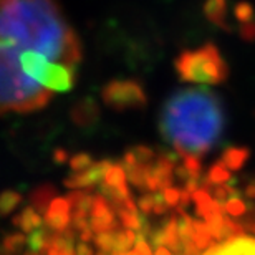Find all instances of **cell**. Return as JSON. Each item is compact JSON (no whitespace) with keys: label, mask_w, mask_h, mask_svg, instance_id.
Returning <instances> with one entry per match:
<instances>
[{"label":"cell","mask_w":255,"mask_h":255,"mask_svg":"<svg viewBox=\"0 0 255 255\" xmlns=\"http://www.w3.org/2000/svg\"><path fill=\"white\" fill-rule=\"evenodd\" d=\"M0 40L73 68L83 58L58 0H0Z\"/></svg>","instance_id":"1"},{"label":"cell","mask_w":255,"mask_h":255,"mask_svg":"<svg viewBox=\"0 0 255 255\" xmlns=\"http://www.w3.org/2000/svg\"><path fill=\"white\" fill-rule=\"evenodd\" d=\"M226 125L224 106L211 90L191 86L172 93L162 106L159 131L172 147L187 156L211 151Z\"/></svg>","instance_id":"2"},{"label":"cell","mask_w":255,"mask_h":255,"mask_svg":"<svg viewBox=\"0 0 255 255\" xmlns=\"http://www.w3.org/2000/svg\"><path fill=\"white\" fill-rule=\"evenodd\" d=\"M22 48L0 40V115L33 113L45 108L53 91L45 88L22 70Z\"/></svg>","instance_id":"3"},{"label":"cell","mask_w":255,"mask_h":255,"mask_svg":"<svg viewBox=\"0 0 255 255\" xmlns=\"http://www.w3.org/2000/svg\"><path fill=\"white\" fill-rule=\"evenodd\" d=\"M20 65L30 78L52 91H70L75 85L73 66L52 62L33 50L20 55Z\"/></svg>","instance_id":"4"},{"label":"cell","mask_w":255,"mask_h":255,"mask_svg":"<svg viewBox=\"0 0 255 255\" xmlns=\"http://www.w3.org/2000/svg\"><path fill=\"white\" fill-rule=\"evenodd\" d=\"M181 78L194 83H212L222 75V63L212 48L182 53L176 62Z\"/></svg>","instance_id":"5"},{"label":"cell","mask_w":255,"mask_h":255,"mask_svg":"<svg viewBox=\"0 0 255 255\" xmlns=\"http://www.w3.org/2000/svg\"><path fill=\"white\" fill-rule=\"evenodd\" d=\"M103 103L113 111L123 113L128 110L141 108L146 103V95L134 80H111L101 90Z\"/></svg>","instance_id":"6"},{"label":"cell","mask_w":255,"mask_h":255,"mask_svg":"<svg viewBox=\"0 0 255 255\" xmlns=\"http://www.w3.org/2000/svg\"><path fill=\"white\" fill-rule=\"evenodd\" d=\"M116 219H118V216H116L108 199L103 194H95L93 206H91L90 211V226L93 229V232L100 234L106 231H116L118 229Z\"/></svg>","instance_id":"7"},{"label":"cell","mask_w":255,"mask_h":255,"mask_svg":"<svg viewBox=\"0 0 255 255\" xmlns=\"http://www.w3.org/2000/svg\"><path fill=\"white\" fill-rule=\"evenodd\" d=\"M111 164H113V162L108 161V159L95 161L93 164L88 167V169L70 174L63 181V184L68 187L70 191H73V189H88V187L100 184V182L103 181L106 171L110 169Z\"/></svg>","instance_id":"8"},{"label":"cell","mask_w":255,"mask_h":255,"mask_svg":"<svg viewBox=\"0 0 255 255\" xmlns=\"http://www.w3.org/2000/svg\"><path fill=\"white\" fill-rule=\"evenodd\" d=\"M43 222L50 232L62 234L71 226V206L66 197L57 196L50 202L47 212L43 214Z\"/></svg>","instance_id":"9"},{"label":"cell","mask_w":255,"mask_h":255,"mask_svg":"<svg viewBox=\"0 0 255 255\" xmlns=\"http://www.w3.org/2000/svg\"><path fill=\"white\" fill-rule=\"evenodd\" d=\"M100 115V106L93 98H81L70 110V118L73 121V125L83 128V129L93 128L98 123Z\"/></svg>","instance_id":"10"},{"label":"cell","mask_w":255,"mask_h":255,"mask_svg":"<svg viewBox=\"0 0 255 255\" xmlns=\"http://www.w3.org/2000/svg\"><path fill=\"white\" fill-rule=\"evenodd\" d=\"M12 224L17 229H20L23 234H30L37 229L43 227V216L40 212H37L32 206H27L22 209L18 214H15L12 217Z\"/></svg>","instance_id":"11"},{"label":"cell","mask_w":255,"mask_h":255,"mask_svg":"<svg viewBox=\"0 0 255 255\" xmlns=\"http://www.w3.org/2000/svg\"><path fill=\"white\" fill-rule=\"evenodd\" d=\"M57 196H58L57 187L52 184H42L32 191V194H30V197H28V202L37 212L45 214L50 206V202H52Z\"/></svg>","instance_id":"12"},{"label":"cell","mask_w":255,"mask_h":255,"mask_svg":"<svg viewBox=\"0 0 255 255\" xmlns=\"http://www.w3.org/2000/svg\"><path fill=\"white\" fill-rule=\"evenodd\" d=\"M23 196L15 189H7L3 192H0V214L2 216H10L18 209V206L22 204Z\"/></svg>","instance_id":"13"},{"label":"cell","mask_w":255,"mask_h":255,"mask_svg":"<svg viewBox=\"0 0 255 255\" xmlns=\"http://www.w3.org/2000/svg\"><path fill=\"white\" fill-rule=\"evenodd\" d=\"M25 246H27V236H25L23 232L8 234V236H5L2 239V242H0V249H2L5 254H12V255L20 252Z\"/></svg>","instance_id":"14"},{"label":"cell","mask_w":255,"mask_h":255,"mask_svg":"<svg viewBox=\"0 0 255 255\" xmlns=\"http://www.w3.org/2000/svg\"><path fill=\"white\" fill-rule=\"evenodd\" d=\"M128 177H126V171L125 167L121 164H111L110 169L106 171V174L103 177V184L110 186V187H115V189H118V187H123V186H128L126 184Z\"/></svg>","instance_id":"15"},{"label":"cell","mask_w":255,"mask_h":255,"mask_svg":"<svg viewBox=\"0 0 255 255\" xmlns=\"http://www.w3.org/2000/svg\"><path fill=\"white\" fill-rule=\"evenodd\" d=\"M48 241H50V231L47 229L45 231L43 227L37 229V231L30 232V237L27 239V246L30 247V251L32 252H45L48 247Z\"/></svg>","instance_id":"16"},{"label":"cell","mask_w":255,"mask_h":255,"mask_svg":"<svg viewBox=\"0 0 255 255\" xmlns=\"http://www.w3.org/2000/svg\"><path fill=\"white\" fill-rule=\"evenodd\" d=\"M115 232H116V231H106V232L95 234V237H93L95 247L98 249L100 252L113 254V252H115V246H116Z\"/></svg>","instance_id":"17"},{"label":"cell","mask_w":255,"mask_h":255,"mask_svg":"<svg viewBox=\"0 0 255 255\" xmlns=\"http://www.w3.org/2000/svg\"><path fill=\"white\" fill-rule=\"evenodd\" d=\"M93 162H95V159L91 154H88V152H78V154L71 156L68 159V166L73 172H80V171L88 169Z\"/></svg>","instance_id":"18"},{"label":"cell","mask_w":255,"mask_h":255,"mask_svg":"<svg viewBox=\"0 0 255 255\" xmlns=\"http://www.w3.org/2000/svg\"><path fill=\"white\" fill-rule=\"evenodd\" d=\"M134 252H136V255H152L149 246H147V244L144 242V239H142V237H139L136 241V244H134Z\"/></svg>","instance_id":"19"},{"label":"cell","mask_w":255,"mask_h":255,"mask_svg":"<svg viewBox=\"0 0 255 255\" xmlns=\"http://www.w3.org/2000/svg\"><path fill=\"white\" fill-rule=\"evenodd\" d=\"M68 159H70V154L63 147H57V149L53 151V161L57 162V164H65V162H68Z\"/></svg>","instance_id":"20"},{"label":"cell","mask_w":255,"mask_h":255,"mask_svg":"<svg viewBox=\"0 0 255 255\" xmlns=\"http://www.w3.org/2000/svg\"><path fill=\"white\" fill-rule=\"evenodd\" d=\"M75 254L76 255H95L93 247H90L86 242H78L75 246Z\"/></svg>","instance_id":"21"},{"label":"cell","mask_w":255,"mask_h":255,"mask_svg":"<svg viewBox=\"0 0 255 255\" xmlns=\"http://www.w3.org/2000/svg\"><path fill=\"white\" fill-rule=\"evenodd\" d=\"M0 255H12V254H5V252L2 251V249H0Z\"/></svg>","instance_id":"22"},{"label":"cell","mask_w":255,"mask_h":255,"mask_svg":"<svg viewBox=\"0 0 255 255\" xmlns=\"http://www.w3.org/2000/svg\"><path fill=\"white\" fill-rule=\"evenodd\" d=\"M204 255H207V254H204Z\"/></svg>","instance_id":"23"}]
</instances>
